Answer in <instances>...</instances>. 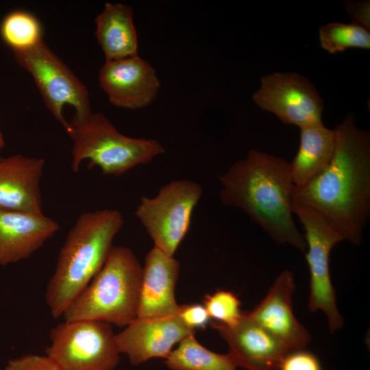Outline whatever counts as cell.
<instances>
[{"instance_id":"obj_2","label":"cell","mask_w":370,"mask_h":370,"mask_svg":"<svg viewBox=\"0 0 370 370\" xmlns=\"http://www.w3.org/2000/svg\"><path fill=\"white\" fill-rule=\"evenodd\" d=\"M221 202L244 211L275 242L306 249L293 217L294 185L289 162L256 149L234 162L220 177Z\"/></svg>"},{"instance_id":"obj_24","label":"cell","mask_w":370,"mask_h":370,"mask_svg":"<svg viewBox=\"0 0 370 370\" xmlns=\"http://www.w3.org/2000/svg\"><path fill=\"white\" fill-rule=\"evenodd\" d=\"M278 370H322V367L314 354L298 349L291 351L284 356Z\"/></svg>"},{"instance_id":"obj_17","label":"cell","mask_w":370,"mask_h":370,"mask_svg":"<svg viewBox=\"0 0 370 370\" xmlns=\"http://www.w3.org/2000/svg\"><path fill=\"white\" fill-rule=\"evenodd\" d=\"M45 161L15 154L0 160V210L43 213L40 183Z\"/></svg>"},{"instance_id":"obj_12","label":"cell","mask_w":370,"mask_h":370,"mask_svg":"<svg viewBox=\"0 0 370 370\" xmlns=\"http://www.w3.org/2000/svg\"><path fill=\"white\" fill-rule=\"evenodd\" d=\"M225 339L227 353L236 367L246 370H278L284 356L292 351L285 343L243 313L232 325L211 321Z\"/></svg>"},{"instance_id":"obj_27","label":"cell","mask_w":370,"mask_h":370,"mask_svg":"<svg viewBox=\"0 0 370 370\" xmlns=\"http://www.w3.org/2000/svg\"><path fill=\"white\" fill-rule=\"evenodd\" d=\"M345 9L352 19V23L370 30L369 1H346Z\"/></svg>"},{"instance_id":"obj_29","label":"cell","mask_w":370,"mask_h":370,"mask_svg":"<svg viewBox=\"0 0 370 370\" xmlns=\"http://www.w3.org/2000/svg\"><path fill=\"white\" fill-rule=\"evenodd\" d=\"M1 158H1V157H0V160H1Z\"/></svg>"},{"instance_id":"obj_7","label":"cell","mask_w":370,"mask_h":370,"mask_svg":"<svg viewBox=\"0 0 370 370\" xmlns=\"http://www.w3.org/2000/svg\"><path fill=\"white\" fill-rule=\"evenodd\" d=\"M49 338L46 356L60 370H114L120 360L116 334L103 321H64Z\"/></svg>"},{"instance_id":"obj_16","label":"cell","mask_w":370,"mask_h":370,"mask_svg":"<svg viewBox=\"0 0 370 370\" xmlns=\"http://www.w3.org/2000/svg\"><path fill=\"white\" fill-rule=\"evenodd\" d=\"M59 227L43 213L0 210V266L28 258Z\"/></svg>"},{"instance_id":"obj_6","label":"cell","mask_w":370,"mask_h":370,"mask_svg":"<svg viewBox=\"0 0 370 370\" xmlns=\"http://www.w3.org/2000/svg\"><path fill=\"white\" fill-rule=\"evenodd\" d=\"M13 53L17 63L32 75L48 110L65 130L69 126L63 115L66 105L75 110L71 123H82L92 115L87 88L43 40Z\"/></svg>"},{"instance_id":"obj_25","label":"cell","mask_w":370,"mask_h":370,"mask_svg":"<svg viewBox=\"0 0 370 370\" xmlns=\"http://www.w3.org/2000/svg\"><path fill=\"white\" fill-rule=\"evenodd\" d=\"M4 370H60L47 356L27 354L9 360Z\"/></svg>"},{"instance_id":"obj_18","label":"cell","mask_w":370,"mask_h":370,"mask_svg":"<svg viewBox=\"0 0 370 370\" xmlns=\"http://www.w3.org/2000/svg\"><path fill=\"white\" fill-rule=\"evenodd\" d=\"M299 147L289 162V171L294 189H299L321 174L329 166L336 147L334 130L323 122L301 127Z\"/></svg>"},{"instance_id":"obj_23","label":"cell","mask_w":370,"mask_h":370,"mask_svg":"<svg viewBox=\"0 0 370 370\" xmlns=\"http://www.w3.org/2000/svg\"><path fill=\"white\" fill-rule=\"evenodd\" d=\"M203 303L210 319L227 325L236 323L243 314L241 310V301L229 291L217 290L207 294Z\"/></svg>"},{"instance_id":"obj_8","label":"cell","mask_w":370,"mask_h":370,"mask_svg":"<svg viewBox=\"0 0 370 370\" xmlns=\"http://www.w3.org/2000/svg\"><path fill=\"white\" fill-rule=\"evenodd\" d=\"M201 186L191 180H177L162 186L156 196L140 197L135 214L154 242V247L173 256L186 236Z\"/></svg>"},{"instance_id":"obj_13","label":"cell","mask_w":370,"mask_h":370,"mask_svg":"<svg viewBox=\"0 0 370 370\" xmlns=\"http://www.w3.org/2000/svg\"><path fill=\"white\" fill-rule=\"evenodd\" d=\"M195 333L177 313L160 318H137L116 334V342L119 352L138 365L153 358L166 359L174 345Z\"/></svg>"},{"instance_id":"obj_3","label":"cell","mask_w":370,"mask_h":370,"mask_svg":"<svg viewBox=\"0 0 370 370\" xmlns=\"http://www.w3.org/2000/svg\"><path fill=\"white\" fill-rule=\"evenodd\" d=\"M124 220L116 210L82 214L61 247L46 287L45 302L53 318L62 316L73 300L103 267Z\"/></svg>"},{"instance_id":"obj_19","label":"cell","mask_w":370,"mask_h":370,"mask_svg":"<svg viewBox=\"0 0 370 370\" xmlns=\"http://www.w3.org/2000/svg\"><path fill=\"white\" fill-rule=\"evenodd\" d=\"M132 8L122 3H106L95 19V36L106 60L138 55V37Z\"/></svg>"},{"instance_id":"obj_4","label":"cell","mask_w":370,"mask_h":370,"mask_svg":"<svg viewBox=\"0 0 370 370\" xmlns=\"http://www.w3.org/2000/svg\"><path fill=\"white\" fill-rule=\"evenodd\" d=\"M143 267L133 251L113 246L101 269L64 310V321L126 327L138 318Z\"/></svg>"},{"instance_id":"obj_10","label":"cell","mask_w":370,"mask_h":370,"mask_svg":"<svg viewBox=\"0 0 370 370\" xmlns=\"http://www.w3.org/2000/svg\"><path fill=\"white\" fill-rule=\"evenodd\" d=\"M252 99L285 124L300 128L322 122L323 99L310 81L296 73L264 75Z\"/></svg>"},{"instance_id":"obj_28","label":"cell","mask_w":370,"mask_h":370,"mask_svg":"<svg viewBox=\"0 0 370 370\" xmlns=\"http://www.w3.org/2000/svg\"><path fill=\"white\" fill-rule=\"evenodd\" d=\"M5 144L2 133L0 131V150L4 148Z\"/></svg>"},{"instance_id":"obj_5","label":"cell","mask_w":370,"mask_h":370,"mask_svg":"<svg viewBox=\"0 0 370 370\" xmlns=\"http://www.w3.org/2000/svg\"><path fill=\"white\" fill-rule=\"evenodd\" d=\"M73 141L71 169L77 173L84 160L102 173L121 175L139 164L149 163L164 152L154 139L134 138L120 133L102 113H92L85 121L69 122L66 130Z\"/></svg>"},{"instance_id":"obj_15","label":"cell","mask_w":370,"mask_h":370,"mask_svg":"<svg viewBox=\"0 0 370 370\" xmlns=\"http://www.w3.org/2000/svg\"><path fill=\"white\" fill-rule=\"evenodd\" d=\"M180 263L153 247L143 267L138 318H160L176 314L180 305L175 295Z\"/></svg>"},{"instance_id":"obj_1","label":"cell","mask_w":370,"mask_h":370,"mask_svg":"<svg viewBox=\"0 0 370 370\" xmlns=\"http://www.w3.org/2000/svg\"><path fill=\"white\" fill-rule=\"evenodd\" d=\"M336 147L328 168L293 200L321 213L347 240L360 244L370 215V134L349 113L334 129Z\"/></svg>"},{"instance_id":"obj_9","label":"cell","mask_w":370,"mask_h":370,"mask_svg":"<svg viewBox=\"0 0 370 370\" xmlns=\"http://www.w3.org/2000/svg\"><path fill=\"white\" fill-rule=\"evenodd\" d=\"M292 210L303 224L310 270L309 310L323 311L327 316L330 333L341 328L343 319L337 309L336 293L330 273L332 249L344 240L342 234L321 213L302 203L292 201Z\"/></svg>"},{"instance_id":"obj_11","label":"cell","mask_w":370,"mask_h":370,"mask_svg":"<svg viewBox=\"0 0 370 370\" xmlns=\"http://www.w3.org/2000/svg\"><path fill=\"white\" fill-rule=\"evenodd\" d=\"M99 83L113 106L130 110L150 105L160 87L156 70L138 55L106 60Z\"/></svg>"},{"instance_id":"obj_20","label":"cell","mask_w":370,"mask_h":370,"mask_svg":"<svg viewBox=\"0 0 370 370\" xmlns=\"http://www.w3.org/2000/svg\"><path fill=\"white\" fill-rule=\"evenodd\" d=\"M172 370H236L232 360L227 354H217L200 344L190 334L182 340L165 359Z\"/></svg>"},{"instance_id":"obj_26","label":"cell","mask_w":370,"mask_h":370,"mask_svg":"<svg viewBox=\"0 0 370 370\" xmlns=\"http://www.w3.org/2000/svg\"><path fill=\"white\" fill-rule=\"evenodd\" d=\"M177 314L186 326L194 330L205 328L210 322V317L201 304L180 305Z\"/></svg>"},{"instance_id":"obj_21","label":"cell","mask_w":370,"mask_h":370,"mask_svg":"<svg viewBox=\"0 0 370 370\" xmlns=\"http://www.w3.org/2000/svg\"><path fill=\"white\" fill-rule=\"evenodd\" d=\"M0 34L13 51L28 49L42 40V27L38 18L22 10L13 11L3 18Z\"/></svg>"},{"instance_id":"obj_14","label":"cell","mask_w":370,"mask_h":370,"mask_svg":"<svg viewBox=\"0 0 370 370\" xmlns=\"http://www.w3.org/2000/svg\"><path fill=\"white\" fill-rule=\"evenodd\" d=\"M294 290L293 275L284 270L276 278L265 297L247 313L291 350L303 349L310 341V334L293 314Z\"/></svg>"},{"instance_id":"obj_22","label":"cell","mask_w":370,"mask_h":370,"mask_svg":"<svg viewBox=\"0 0 370 370\" xmlns=\"http://www.w3.org/2000/svg\"><path fill=\"white\" fill-rule=\"evenodd\" d=\"M319 38L321 47L332 54L349 48H370L369 31L352 23L334 22L322 25Z\"/></svg>"}]
</instances>
